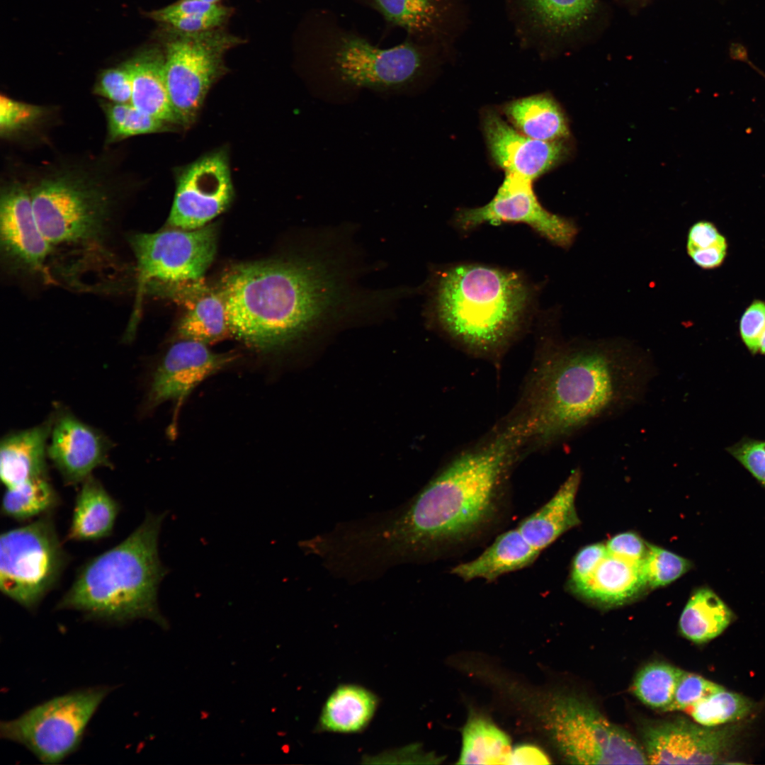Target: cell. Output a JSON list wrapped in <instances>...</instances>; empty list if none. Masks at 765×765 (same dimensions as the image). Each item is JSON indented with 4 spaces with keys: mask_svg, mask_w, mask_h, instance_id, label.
I'll list each match as a JSON object with an SVG mask.
<instances>
[{
    "mask_svg": "<svg viewBox=\"0 0 765 765\" xmlns=\"http://www.w3.org/2000/svg\"><path fill=\"white\" fill-rule=\"evenodd\" d=\"M524 446L509 420L404 504L346 521L343 540L353 565L375 579L392 567L448 557L492 537L510 516V478Z\"/></svg>",
    "mask_w": 765,
    "mask_h": 765,
    "instance_id": "cell-1",
    "label": "cell"
},
{
    "mask_svg": "<svg viewBox=\"0 0 765 765\" xmlns=\"http://www.w3.org/2000/svg\"><path fill=\"white\" fill-rule=\"evenodd\" d=\"M339 232H313L304 251L295 256L230 268L217 288L230 335L268 353L322 327L380 317L384 294L360 285L363 270L358 252Z\"/></svg>",
    "mask_w": 765,
    "mask_h": 765,
    "instance_id": "cell-2",
    "label": "cell"
},
{
    "mask_svg": "<svg viewBox=\"0 0 765 765\" xmlns=\"http://www.w3.org/2000/svg\"><path fill=\"white\" fill-rule=\"evenodd\" d=\"M655 373L651 355L626 339L553 343L513 419L526 445L548 447L640 402Z\"/></svg>",
    "mask_w": 765,
    "mask_h": 765,
    "instance_id": "cell-3",
    "label": "cell"
},
{
    "mask_svg": "<svg viewBox=\"0 0 765 765\" xmlns=\"http://www.w3.org/2000/svg\"><path fill=\"white\" fill-rule=\"evenodd\" d=\"M166 512H147L142 522L121 543L87 561L57 603L86 618L124 624L145 618L166 621L158 591L169 570L159 554V537Z\"/></svg>",
    "mask_w": 765,
    "mask_h": 765,
    "instance_id": "cell-4",
    "label": "cell"
},
{
    "mask_svg": "<svg viewBox=\"0 0 765 765\" xmlns=\"http://www.w3.org/2000/svg\"><path fill=\"white\" fill-rule=\"evenodd\" d=\"M431 317L466 348L492 353L519 331L531 290L518 273L479 264L443 268L432 280Z\"/></svg>",
    "mask_w": 765,
    "mask_h": 765,
    "instance_id": "cell-5",
    "label": "cell"
},
{
    "mask_svg": "<svg viewBox=\"0 0 765 765\" xmlns=\"http://www.w3.org/2000/svg\"><path fill=\"white\" fill-rule=\"evenodd\" d=\"M36 220L51 251L74 260V275L95 259L112 256L107 247L113 203L99 184L72 171L57 172L29 188Z\"/></svg>",
    "mask_w": 765,
    "mask_h": 765,
    "instance_id": "cell-6",
    "label": "cell"
},
{
    "mask_svg": "<svg viewBox=\"0 0 765 765\" xmlns=\"http://www.w3.org/2000/svg\"><path fill=\"white\" fill-rule=\"evenodd\" d=\"M581 478V470H573L547 502L514 528L499 534L477 557L455 565L450 572L465 582L480 579L492 582L533 565L544 550L579 524L575 499Z\"/></svg>",
    "mask_w": 765,
    "mask_h": 765,
    "instance_id": "cell-7",
    "label": "cell"
},
{
    "mask_svg": "<svg viewBox=\"0 0 765 765\" xmlns=\"http://www.w3.org/2000/svg\"><path fill=\"white\" fill-rule=\"evenodd\" d=\"M543 720L555 747L570 764H647L644 749L630 733L576 697L550 698Z\"/></svg>",
    "mask_w": 765,
    "mask_h": 765,
    "instance_id": "cell-8",
    "label": "cell"
},
{
    "mask_svg": "<svg viewBox=\"0 0 765 765\" xmlns=\"http://www.w3.org/2000/svg\"><path fill=\"white\" fill-rule=\"evenodd\" d=\"M135 259L136 300L128 331L135 333L139 309L146 293L166 286L200 280L213 261L214 225L195 230H168L128 237Z\"/></svg>",
    "mask_w": 765,
    "mask_h": 765,
    "instance_id": "cell-9",
    "label": "cell"
},
{
    "mask_svg": "<svg viewBox=\"0 0 765 765\" xmlns=\"http://www.w3.org/2000/svg\"><path fill=\"white\" fill-rule=\"evenodd\" d=\"M67 555L49 514L0 537V590L34 611L55 586Z\"/></svg>",
    "mask_w": 765,
    "mask_h": 765,
    "instance_id": "cell-10",
    "label": "cell"
},
{
    "mask_svg": "<svg viewBox=\"0 0 765 765\" xmlns=\"http://www.w3.org/2000/svg\"><path fill=\"white\" fill-rule=\"evenodd\" d=\"M111 688H84L55 697L3 721L0 736L21 744L44 764H57L81 744L92 716Z\"/></svg>",
    "mask_w": 765,
    "mask_h": 765,
    "instance_id": "cell-11",
    "label": "cell"
},
{
    "mask_svg": "<svg viewBox=\"0 0 765 765\" xmlns=\"http://www.w3.org/2000/svg\"><path fill=\"white\" fill-rule=\"evenodd\" d=\"M168 28L164 50L166 87L178 123L188 125L222 73L225 53L243 41L220 28L196 33Z\"/></svg>",
    "mask_w": 765,
    "mask_h": 765,
    "instance_id": "cell-12",
    "label": "cell"
},
{
    "mask_svg": "<svg viewBox=\"0 0 765 765\" xmlns=\"http://www.w3.org/2000/svg\"><path fill=\"white\" fill-rule=\"evenodd\" d=\"M332 68L340 84L383 94H402L419 76L423 57L406 42L381 49L355 35L341 38L332 56Z\"/></svg>",
    "mask_w": 765,
    "mask_h": 765,
    "instance_id": "cell-13",
    "label": "cell"
},
{
    "mask_svg": "<svg viewBox=\"0 0 765 765\" xmlns=\"http://www.w3.org/2000/svg\"><path fill=\"white\" fill-rule=\"evenodd\" d=\"M523 223L554 245L569 249L579 228L572 219L554 214L539 202L533 181L505 173L504 179L493 198L484 205L458 210L455 223L468 231L489 223Z\"/></svg>",
    "mask_w": 765,
    "mask_h": 765,
    "instance_id": "cell-14",
    "label": "cell"
},
{
    "mask_svg": "<svg viewBox=\"0 0 765 765\" xmlns=\"http://www.w3.org/2000/svg\"><path fill=\"white\" fill-rule=\"evenodd\" d=\"M233 196L227 154H208L179 172L168 223L182 230L203 227L227 209Z\"/></svg>",
    "mask_w": 765,
    "mask_h": 765,
    "instance_id": "cell-15",
    "label": "cell"
},
{
    "mask_svg": "<svg viewBox=\"0 0 765 765\" xmlns=\"http://www.w3.org/2000/svg\"><path fill=\"white\" fill-rule=\"evenodd\" d=\"M0 246L1 261L11 272L51 278L52 251L36 220L29 188L20 182L1 191Z\"/></svg>",
    "mask_w": 765,
    "mask_h": 765,
    "instance_id": "cell-16",
    "label": "cell"
},
{
    "mask_svg": "<svg viewBox=\"0 0 765 765\" xmlns=\"http://www.w3.org/2000/svg\"><path fill=\"white\" fill-rule=\"evenodd\" d=\"M735 731L676 719L645 726L642 737L647 764H712L723 759Z\"/></svg>",
    "mask_w": 765,
    "mask_h": 765,
    "instance_id": "cell-17",
    "label": "cell"
},
{
    "mask_svg": "<svg viewBox=\"0 0 765 765\" xmlns=\"http://www.w3.org/2000/svg\"><path fill=\"white\" fill-rule=\"evenodd\" d=\"M238 358L234 352L217 353L206 344L178 340L169 348L154 372L147 407L155 408L171 401L177 414L196 387L234 363Z\"/></svg>",
    "mask_w": 765,
    "mask_h": 765,
    "instance_id": "cell-18",
    "label": "cell"
},
{
    "mask_svg": "<svg viewBox=\"0 0 765 765\" xmlns=\"http://www.w3.org/2000/svg\"><path fill=\"white\" fill-rule=\"evenodd\" d=\"M482 128L495 164L505 173L532 181L561 162L568 154L563 140L546 142L527 137L494 110L484 112Z\"/></svg>",
    "mask_w": 765,
    "mask_h": 765,
    "instance_id": "cell-19",
    "label": "cell"
},
{
    "mask_svg": "<svg viewBox=\"0 0 765 765\" xmlns=\"http://www.w3.org/2000/svg\"><path fill=\"white\" fill-rule=\"evenodd\" d=\"M109 442L106 436L67 409L52 416L47 456L67 484L81 483L94 470L110 466Z\"/></svg>",
    "mask_w": 765,
    "mask_h": 765,
    "instance_id": "cell-20",
    "label": "cell"
},
{
    "mask_svg": "<svg viewBox=\"0 0 765 765\" xmlns=\"http://www.w3.org/2000/svg\"><path fill=\"white\" fill-rule=\"evenodd\" d=\"M171 290L186 307L178 322V340L210 345L230 334L225 300L218 290L205 286L200 280L173 285Z\"/></svg>",
    "mask_w": 765,
    "mask_h": 765,
    "instance_id": "cell-21",
    "label": "cell"
},
{
    "mask_svg": "<svg viewBox=\"0 0 765 765\" xmlns=\"http://www.w3.org/2000/svg\"><path fill=\"white\" fill-rule=\"evenodd\" d=\"M52 416L34 427L11 433L0 446V475L6 488L47 476L46 455Z\"/></svg>",
    "mask_w": 765,
    "mask_h": 765,
    "instance_id": "cell-22",
    "label": "cell"
},
{
    "mask_svg": "<svg viewBox=\"0 0 765 765\" xmlns=\"http://www.w3.org/2000/svg\"><path fill=\"white\" fill-rule=\"evenodd\" d=\"M646 586L642 562L608 552L574 594L601 605L618 606L634 599Z\"/></svg>",
    "mask_w": 765,
    "mask_h": 765,
    "instance_id": "cell-23",
    "label": "cell"
},
{
    "mask_svg": "<svg viewBox=\"0 0 765 765\" xmlns=\"http://www.w3.org/2000/svg\"><path fill=\"white\" fill-rule=\"evenodd\" d=\"M127 62L132 79L131 103L166 123H178L166 87L164 52L149 48Z\"/></svg>",
    "mask_w": 765,
    "mask_h": 765,
    "instance_id": "cell-24",
    "label": "cell"
},
{
    "mask_svg": "<svg viewBox=\"0 0 765 765\" xmlns=\"http://www.w3.org/2000/svg\"><path fill=\"white\" fill-rule=\"evenodd\" d=\"M119 511V503L91 475L81 482L67 538L74 541H95L108 537Z\"/></svg>",
    "mask_w": 765,
    "mask_h": 765,
    "instance_id": "cell-25",
    "label": "cell"
},
{
    "mask_svg": "<svg viewBox=\"0 0 765 765\" xmlns=\"http://www.w3.org/2000/svg\"><path fill=\"white\" fill-rule=\"evenodd\" d=\"M502 110L511 125L531 138L553 142L564 140L569 135L565 114L549 96L518 98L505 104Z\"/></svg>",
    "mask_w": 765,
    "mask_h": 765,
    "instance_id": "cell-26",
    "label": "cell"
},
{
    "mask_svg": "<svg viewBox=\"0 0 765 765\" xmlns=\"http://www.w3.org/2000/svg\"><path fill=\"white\" fill-rule=\"evenodd\" d=\"M377 696L354 684L341 685L325 701L318 721L319 730L355 733L369 724L378 707Z\"/></svg>",
    "mask_w": 765,
    "mask_h": 765,
    "instance_id": "cell-27",
    "label": "cell"
},
{
    "mask_svg": "<svg viewBox=\"0 0 765 765\" xmlns=\"http://www.w3.org/2000/svg\"><path fill=\"white\" fill-rule=\"evenodd\" d=\"M733 613L710 589L702 587L691 595L679 621L681 634L696 643L710 641L730 624Z\"/></svg>",
    "mask_w": 765,
    "mask_h": 765,
    "instance_id": "cell-28",
    "label": "cell"
},
{
    "mask_svg": "<svg viewBox=\"0 0 765 765\" xmlns=\"http://www.w3.org/2000/svg\"><path fill=\"white\" fill-rule=\"evenodd\" d=\"M509 736L491 720L471 713L462 731L459 764H511Z\"/></svg>",
    "mask_w": 765,
    "mask_h": 765,
    "instance_id": "cell-29",
    "label": "cell"
},
{
    "mask_svg": "<svg viewBox=\"0 0 765 765\" xmlns=\"http://www.w3.org/2000/svg\"><path fill=\"white\" fill-rule=\"evenodd\" d=\"M60 498L47 476L39 477L6 488L1 512L8 517L26 521L50 514Z\"/></svg>",
    "mask_w": 765,
    "mask_h": 765,
    "instance_id": "cell-30",
    "label": "cell"
},
{
    "mask_svg": "<svg viewBox=\"0 0 765 765\" xmlns=\"http://www.w3.org/2000/svg\"><path fill=\"white\" fill-rule=\"evenodd\" d=\"M683 670L664 662H652L636 674L632 690L646 706L667 711Z\"/></svg>",
    "mask_w": 765,
    "mask_h": 765,
    "instance_id": "cell-31",
    "label": "cell"
},
{
    "mask_svg": "<svg viewBox=\"0 0 765 765\" xmlns=\"http://www.w3.org/2000/svg\"><path fill=\"white\" fill-rule=\"evenodd\" d=\"M752 708L753 703L749 698L724 688L701 699L686 710L697 723L715 727L744 718Z\"/></svg>",
    "mask_w": 765,
    "mask_h": 765,
    "instance_id": "cell-32",
    "label": "cell"
},
{
    "mask_svg": "<svg viewBox=\"0 0 765 765\" xmlns=\"http://www.w3.org/2000/svg\"><path fill=\"white\" fill-rule=\"evenodd\" d=\"M107 120V141L115 142L132 136L164 130L166 122L149 115L131 103H102Z\"/></svg>",
    "mask_w": 765,
    "mask_h": 765,
    "instance_id": "cell-33",
    "label": "cell"
},
{
    "mask_svg": "<svg viewBox=\"0 0 765 765\" xmlns=\"http://www.w3.org/2000/svg\"><path fill=\"white\" fill-rule=\"evenodd\" d=\"M390 22L409 31L429 28L438 15V0H374Z\"/></svg>",
    "mask_w": 765,
    "mask_h": 765,
    "instance_id": "cell-34",
    "label": "cell"
},
{
    "mask_svg": "<svg viewBox=\"0 0 765 765\" xmlns=\"http://www.w3.org/2000/svg\"><path fill=\"white\" fill-rule=\"evenodd\" d=\"M534 14L545 26L555 30L572 28L593 11L594 0H528Z\"/></svg>",
    "mask_w": 765,
    "mask_h": 765,
    "instance_id": "cell-35",
    "label": "cell"
},
{
    "mask_svg": "<svg viewBox=\"0 0 765 765\" xmlns=\"http://www.w3.org/2000/svg\"><path fill=\"white\" fill-rule=\"evenodd\" d=\"M691 568V562L669 550L648 543V551L642 562L647 586L654 589L664 586L680 578Z\"/></svg>",
    "mask_w": 765,
    "mask_h": 765,
    "instance_id": "cell-36",
    "label": "cell"
},
{
    "mask_svg": "<svg viewBox=\"0 0 765 765\" xmlns=\"http://www.w3.org/2000/svg\"><path fill=\"white\" fill-rule=\"evenodd\" d=\"M44 114L38 106L18 101L6 96L0 98V132L8 137L33 125Z\"/></svg>",
    "mask_w": 765,
    "mask_h": 765,
    "instance_id": "cell-37",
    "label": "cell"
},
{
    "mask_svg": "<svg viewBox=\"0 0 765 765\" xmlns=\"http://www.w3.org/2000/svg\"><path fill=\"white\" fill-rule=\"evenodd\" d=\"M723 688L698 674L683 670L667 711L686 710L701 699Z\"/></svg>",
    "mask_w": 765,
    "mask_h": 765,
    "instance_id": "cell-38",
    "label": "cell"
},
{
    "mask_svg": "<svg viewBox=\"0 0 765 765\" xmlns=\"http://www.w3.org/2000/svg\"><path fill=\"white\" fill-rule=\"evenodd\" d=\"M94 91L112 103H131L132 79L128 62L103 71L99 75Z\"/></svg>",
    "mask_w": 765,
    "mask_h": 765,
    "instance_id": "cell-39",
    "label": "cell"
},
{
    "mask_svg": "<svg viewBox=\"0 0 765 765\" xmlns=\"http://www.w3.org/2000/svg\"><path fill=\"white\" fill-rule=\"evenodd\" d=\"M608 551L606 545L594 543L582 548L573 558L567 586L575 594L589 580Z\"/></svg>",
    "mask_w": 765,
    "mask_h": 765,
    "instance_id": "cell-40",
    "label": "cell"
},
{
    "mask_svg": "<svg viewBox=\"0 0 765 765\" xmlns=\"http://www.w3.org/2000/svg\"><path fill=\"white\" fill-rule=\"evenodd\" d=\"M727 451L765 487V441L743 440Z\"/></svg>",
    "mask_w": 765,
    "mask_h": 765,
    "instance_id": "cell-41",
    "label": "cell"
},
{
    "mask_svg": "<svg viewBox=\"0 0 765 765\" xmlns=\"http://www.w3.org/2000/svg\"><path fill=\"white\" fill-rule=\"evenodd\" d=\"M232 11L231 8L220 5L212 4L200 0H178L166 7L154 11L150 17L154 20L164 23L173 17H191L213 15Z\"/></svg>",
    "mask_w": 765,
    "mask_h": 765,
    "instance_id": "cell-42",
    "label": "cell"
},
{
    "mask_svg": "<svg viewBox=\"0 0 765 765\" xmlns=\"http://www.w3.org/2000/svg\"><path fill=\"white\" fill-rule=\"evenodd\" d=\"M765 329V302L755 300L746 309L740 322L742 339L748 349L759 351V339Z\"/></svg>",
    "mask_w": 765,
    "mask_h": 765,
    "instance_id": "cell-43",
    "label": "cell"
},
{
    "mask_svg": "<svg viewBox=\"0 0 765 765\" xmlns=\"http://www.w3.org/2000/svg\"><path fill=\"white\" fill-rule=\"evenodd\" d=\"M606 547L609 554L635 562H642L648 551V543L635 532L616 534Z\"/></svg>",
    "mask_w": 765,
    "mask_h": 765,
    "instance_id": "cell-44",
    "label": "cell"
},
{
    "mask_svg": "<svg viewBox=\"0 0 765 765\" xmlns=\"http://www.w3.org/2000/svg\"><path fill=\"white\" fill-rule=\"evenodd\" d=\"M727 244L715 225L701 220L694 223L688 230L686 240L687 254L704 251L718 245Z\"/></svg>",
    "mask_w": 765,
    "mask_h": 765,
    "instance_id": "cell-45",
    "label": "cell"
},
{
    "mask_svg": "<svg viewBox=\"0 0 765 765\" xmlns=\"http://www.w3.org/2000/svg\"><path fill=\"white\" fill-rule=\"evenodd\" d=\"M550 760L547 754L539 747L533 744H521L512 749L511 764H549Z\"/></svg>",
    "mask_w": 765,
    "mask_h": 765,
    "instance_id": "cell-46",
    "label": "cell"
},
{
    "mask_svg": "<svg viewBox=\"0 0 765 765\" xmlns=\"http://www.w3.org/2000/svg\"><path fill=\"white\" fill-rule=\"evenodd\" d=\"M727 244L715 246L711 249L692 252L688 255L692 261L703 269H713L720 266L727 254Z\"/></svg>",
    "mask_w": 765,
    "mask_h": 765,
    "instance_id": "cell-47",
    "label": "cell"
},
{
    "mask_svg": "<svg viewBox=\"0 0 765 765\" xmlns=\"http://www.w3.org/2000/svg\"><path fill=\"white\" fill-rule=\"evenodd\" d=\"M759 351L765 355V329L761 334L759 339Z\"/></svg>",
    "mask_w": 765,
    "mask_h": 765,
    "instance_id": "cell-48",
    "label": "cell"
},
{
    "mask_svg": "<svg viewBox=\"0 0 765 765\" xmlns=\"http://www.w3.org/2000/svg\"><path fill=\"white\" fill-rule=\"evenodd\" d=\"M200 1H204V2H206V3H208V4H218V2H219V1H220V0H200Z\"/></svg>",
    "mask_w": 765,
    "mask_h": 765,
    "instance_id": "cell-49",
    "label": "cell"
}]
</instances>
